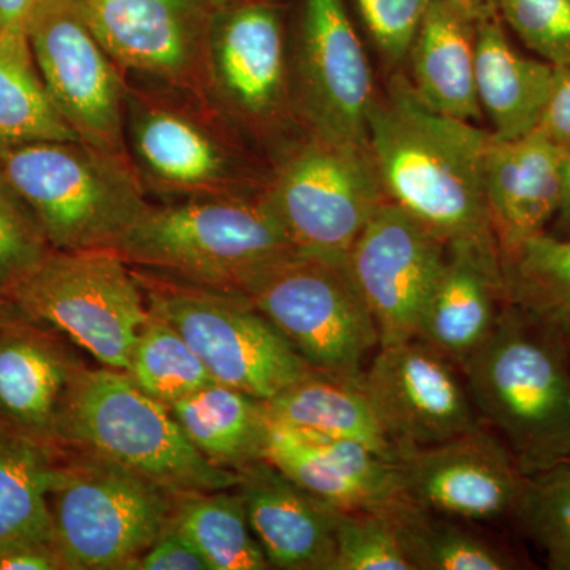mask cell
<instances>
[{
    "label": "cell",
    "mask_w": 570,
    "mask_h": 570,
    "mask_svg": "<svg viewBox=\"0 0 570 570\" xmlns=\"http://www.w3.org/2000/svg\"><path fill=\"white\" fill-rule=\"evenodd\" d=\"M70 344L0 306V428L61 449L67 400L86 367Z\"/></svg>",
    "instance_id": "cell-19"
},
{
    "label": "cell",
    "mask_w": 570,
    "mask_h": 570,
    "mask_svg": "<svg viewBox=\"0 0 570 570\" xmlns=\"http://www.w3.org/2000/svg\"><path fill=\"white\" fill-rule=\"evenodd\" d=\"M333 570H414L385 510H341Z\"/></svg>",
    "instance_id": "cell-37"
},
{
    "label": "cell",
    "mask_w": 570,
    "mask_h": 570,
    "mask_svg": "<svg viewBox=\"0 0 570 570\" xmlns=\"http://www.w3.org/2000/svg\"><path fill=\"white\" fill-rule=\"evenodd\" d=\"M28 37L41 80L71 130L89 145L129 157V78L92 31L81 0H40Z\"/></svg>",
    "instance_id": "cell-14"
},
{
    "label": "cell",
    "mask_w": 570,
    "mask_h": 570,
    "mask_svg": "<svg viewBox=\"0 0 570 570\" xmlns=\"http://www.w3.org/2000/svg\"><path fill=\"white\" fill-rule=\"evenodd\" d=\"M174 523L209 570L272 569L235 489L176 493Z\"/></svg>",
    "instance_id": "cell-28"
},
{
    "label": "cell",
    "mask_w": 570,
    "mask_h": 570,
    "mask_svg": "<svg viewBox=\"0 0 570 570\" xmlns=\"http://www.w3.org/2000/svg\"><path fill=\"white\" fill-rule=\"evenodd\" d=\"M134 273L149 313L174 326L219 384L268 401L316 373L246 295Z\"/></svg>",
    "instance_id": "cell-11"
},
{
    "label": "cell",
    "mask_w": 570,
    "mask_h": 570,
    "mask_svg": "<svg viewBox=\"0 0 570 570\" xmlns=\"http://www.w3.org/2000/svg\"><path fill=\"white\" fill-rule=\"evenodd\" d=\"M448 249L392 202H385L356 236L344 264L376 322L381 346L417 337Z\"/></svg>",
    "instance_id": "cell-16"
},
{
    "label": "cell",
    "mask_w": 570,
    "mask_h": 570,
    "mask_svg": "<svg viewBox=\"0 0 570 570\" xmlns=\"http://www.w3.org/2000/svg\"><path fill=\"white\" fill-rule=\"evenodd\" d=\"M265 404L275 425L355 441L395 463L400 456L363 392L360 379L352 381L313 373Z\"/></svg>",
    "instance_id": "cell-26"
},
{
    "label": "cell",
    "mask_w": 570,
    "mask_h": 570,
    "mask_svg": "<svg viewBox=\"0 0 570 570\" xmlns=\"http://www.w3.org/2000/svg\"><path fill=\"white\" fill-rule=\"evenodd\" d=\"M288 66L303 129L367 145L379 78L346 0H291Z\"/></svg>",
    "instance_id": "cell-13"
},
{
    "label": "cell",
    "mask_w": 570,
    "mask_h": 570,
    "mask_svg": "<svg viewBox=\"0 0 570 570\" xmlns=\"http://www.w3.org/2000/svg\"><path fill=\"white\" fill-rule=\"evenodd\" d=\"M508 302L501 255L472 245L449 246L417 337L460 370L485 343Z\"/></svg>",
    "instance_id": "cell-23"
},
{
    "label": "cell",
    "mask_w": 570,
    "mask_h": 570,
    "mask_svg": "<svg viewBox=\"0 0 570 570\" xmlns=\"http://www.w3.org/2000/svg\"><path fill=\"white\" fill-rule=\"evenodd\" d=\"M509 302L562 332L570 325V238L543 234L502 261Z\"/></svg>",
    "instance_id": "cell-32"
},
{
    "label": "cell",
    "mask_w": 570,
    "mask_h": 570,
    "mask_svg": "<svg viewBox=\"0 0 570 570\" xmlns=\"http://www.w3.org/2000/svg\"><path fill=\"white\" fill-rule=\"evenodd\" d=\"M348 10L377 59L381 77L404 73L409 48L430 0H346Z\"/></svg>",
    "instance_id": "cell-36"
},
{
    "label": "cell",
    "mask_w": 570,
    "mask_h": 570,
    "mask_svg": "<svg viewBox=\"0 0 570 570\" xmlns=\"http://www.w3.org/2000/svg\"><path fill=\"white\" fill-rule=\"evenodd\" d=\"M535 132L570 151V66L558 67L553 91Z\"/></svg>",
    "instance_id": "cell-41"
},
{
    "label": "cell",
    "mask_w": 570,
    "mask_h": 570,
    "mask_svg": "<svg viewBox=\"0 0 570 570\" xmlns=\"http://www.w3.org/2000/svg\"><path fill=\"white\" fill-rule=\"evenodd\" d=\"M566 347H568V354L570 360V325L564 330Z\"/></svg>",
    "instance_id": "cell-45"
},
{
    "label": "cell",
    "mask_w": 570,
    "mask_h": 570,
    "mask_svg": "<svg viewBox=\"0 0 570 570\" xmlns=\"http://www.w3.org/2000/svg\"><path fill=\"white\" fill-rule=\"evenodd\" d=\"M168 407L194 448L216 466L236 472L265 460L272 420L264 400L214 381Z\"/></svg>",
    "instance_id": "cell-27"
},
{
    "label": "cell",
    "mask_w": 570,
    "mask_h": 570,
    "mask_svg": "<svg viewBox=\"0 0 570 570\" xmlns=\"http://www.w3.org/2000/svg\"><path fill=\"white\" fill-rule=\"evenodd\" d=\"M557 219L562 227L570 228V151L566 156L564 171H562V198Z\"/></svg>",
    "instance_id": "cell-43"
},
{
    "label": "cell",
    "mask_w": 570,
    "mask_h": 570,
    "mask_svg": "<svg viewBox=\"0 0 570 570\" xmlns=\"http://www.w3.org/2000/svg\"><path fill=\"white\" fill-rule=\"evenodd\" d=\"M126 373L141 392L165 406L214 382L187 341L153 314L135 341Z\"/></svg>",
    "instance_id": "cell-33"
},
{
    "label": "cell",
    "mask_w": 570,
    "mask_h": 570,
    "mask_svg": "<svg viewBox=\"0 0 570 570\" xmlns=\"http://www.w3.org/2000/svg\"><path fill=\"white\" fill-rule=\"evenodd\" d=\"M568 153L535 130L517 140L491 135L483 194L501 261L557 219Z\"/></svg>",
    "instance_id": "cell-21"
},
{
    "label": "cell",
    "mask_w": 570,
    "mask_h": 570,
    "mask_svg": "<svg viewBox=\"0 0 570 570\" xmlns=\"http://www.w3.org/2000/svg\"><path fill=\"white\" fill-rule=\"evenodd\" d=\"M0 165L56 250H115L151 205L129 157L82 140L7 146Z\"/></svg>",
    "instance_id": "cell-5"
},
{
    "label": "cell",
    "mask_w": 570,
    "mask_h": 570,
    "mask_svg": "<svg viewBox=\"0 0 570 570\" xmlns=\"http://www.w3.org/2000/svg\"><path fill=\"white\" fill-rule=\"evenodd\" d=\"M291 0H232L209 36L205 97L272 159L302 134L288 66Z\"/></svg>",
    "instance_id": "cell-8"
},
{
    "label": "cell",
    "mask_w": 570,
    "mask_h": 570,
    "mask_svg": "<svg viewBox=\"0 0 570 570\" xmlns=\"http://www.w3.org/2000/svg\"><path fill=\"white\" fill-rule=\"evenodd\" d=\"M92 31L127 78L206 100V55L232 0H81Z\"/></svg>",
    "instance_id": "cell-15"
},
{
    "label": "cell",
    "mask_w": 570,
    "mask_h": 570,
    "mask_svg": "<svg viewBox=\"0 0 570 570\" xmlns=\"http://www.w3.org/2000/svg\"><path fill=\"white\" fill-rule=\"evenodd\" d=\"M80 140L52 104L28 36L0 33V148Z\"/></svg>",
    "instance_id": "cell-29"
},
{
    "label": "cell",
    "mask_w": 570,
    "mask_h": 570,
    "mask_svg": "<svg viewBox=\"0 0 570 570\" xmlns=\"http://www.w3.org/2000/svg\"><path fill=\"white\" fill-rule=\"evenodd\" d=\"M59 453L0 428V539L52 535L48 498Z\"/></svg>",
    "instance_id": "cell-30"
},
{
    "label": "cell",
    "mask_w": 570,
    "mask_h": 570,
    "mask_svg": "<svg viewBox=\"0 0 570 570\" xmlns=\"http://www.w3.org/2000/svg\"><path fill=\"white\" fill-rule=\"evenodd\" d=\"M174 491L132 469L62 448L50 490L66 570H130L174 520Z\"/></svg>",
    "instance_id": "cell-7"
},
{
    "label": "cell",
    "mask_w": 570,
    "mask_h": 570,
    "mask_svg": "<svg viewBox=\"0 0 570 570\" xmlns=\"http://www.w3.org/2000/svg\"><path fill=\"white\" fill-rule=\"evenodd\" d=\"M235 490L272 569L333 570L341 509L287 478L268 460L238 469Z\"/></svg>",
    "instance_id": "cell-20"
},
{
    "label": "cell",
    "mask_w": 570,
    "mask_h": 570,
    "mask_svg": "<svg viewBox=\"0 0 570 570\" xmlns=\"http://www.w3.org/2000/svg\"><path fill=\"white\" fill-rule=\"evenodd\" d=\"M387 512L414 570H505L515 562L478 532L459 527L449 517L420 508L407 498Z\"/></svg>",
    "instance_id": "cell-31"
},
{
    "label": "cell",
    "mask_w": 570,
    "mask_h": 570,
    "mask_svg": "<svg viewBox=\"0 0 570 570\" xmlns=\"http://www.w3.org/2000/svg\"><path fill=\"white\" fill-rule=\"evenodd\" d=\"M59 448L89 450L174 493L235 489L238 474L205 459L170 407L126 371L85 367L63 411Z\"/></svg>",
    "instance_id": "cell-6"
},
{
    "label": "cell",
    "mask_w": 570,
    "mask_h": 570,
    "mask_svg": "<svg viewBox=\"0 0 570 570\" xmlns=\"http://www.w3.org/2000/svg\"><path fill=\"white\" fill-rule=\"evenodd\" d=\"M513 517L550 569L570 570V459L524 478Z\"/></svg>",
    "instance_id": "cell-34"
},
{
    "label": "cell",
    "mask_w": 570,
    "mask_h": 570,
    "mask_svg": "<svg viewBox=\"0 0 570 570\" xmlns=\"http://www.w3.org/2000/svg\"><path fill=\"white\" fill-rule=\"evenodd\" d=\"M0 570H66L52 535L0 539Z\"/></svg>",
    "instance_id": "cell-39"
},
{
    "label": "cell",
    "mask_w": 570,
    "mask_h": 570,
    "mask_svg": "<svg viewBox=\"0 0 570 570\" xmlns=\"http://www.w3.org/2000/svg\"><path fill=\"white\" fill-rule=\"evenodd\" d=\"M51 250L36 213L0 165V303Z\"/></svg>",
    "instance_id": "cell-35"
},
{
    "label": "cell",
    "mask_w": 570,
    "mask_h": 570,
    "mask_svg": "<svg viewBox=\"0 0 570 570\" xmlns=\"http://www.w3.org/2000/svg\"><path fill=\"white\" fill-rule=\"evenodd\" d=\"M126 371L149 313L134 268L112 249L56 250L0 303Z\"/></svg>",
    "instance_id": "cell-9"
},
{
    "label": "cell",
    "mask_w": 570,
    "mask_h": 570,
    "mask_svg": "<svg viewBox=\"0 0 570 570\" xmlns=\"http://www.w3.org/2000/svg\"><path fill=\"white\" fill-rule=\"evenodd\" d=\"M557 75L553 63L520 51L497 10L479 18L475 89L494 138L517 140L538 129Z\"/></svg>",
    "instance_id": "cell-24"
},
{
    "label": "cell",
    "mask_w": 570,
    "mask_h": 570,
    "mask_svg": "<svg viewBox=\"0 0 570 570\" xmlns=\"http://www.w3.org/2000/svg\"><path fill=\"white\" fill-rule=\"evenodd\" d=\"M475 39L478 18L448 0H430L404 75L428 108L479 126L483 115L475 89Z\"/></svg>",
    "instance_id": "cell-25"
},
{
    "label": "cell",
    "mask_w": 570,
    "mask_h": 570,
    "mask_svg": "<svg viewBox=\"0 0 570 570\" xmlns=\"http://www.w3.org/2000/svg\"><path fill=\"white\" fill-rule=\"evenodd\" d=\"M460 371L480 420L524 475L570 459V360L560 326L508 302Z\"/></svg>",
    "instance_id": "cell-2"
},
{
    "label": "cell",
    "mask_w": 570,
    "mask_h": 570,
    "mask_svg": "<svg viewBox=\"0 0 570 570\" xmlns=\"http://www.w3.org/2000/svg\"><path fill=\"white\" fill-rule=\"evenodd\" d=\"M456 367L419 337L377 348L360 385L397 452L439 444L482 425Z\"/></svg>",
    "instance_id": "cell-17"
},
{
    "label": "cell",
    "mask_w": 570,
    "mask_h": 570,
    "mask_svg": "<svg viewBox=\"0 0 570 570\" xmlns=\"http://www.w3.org/2000/svg\"><path fill=\"white\" fill-rule=\"evenodd\" d=\"M316 373L356 381L381 347L376 322L344 262L296 254L245 294Z\"/></svg>",
    "instance_id": "cell-12"
},
{
    "label": "cell",
    "mask_w": 570,
    "mask_h": 570,
    "mask_svg": "<svg viewBox=\"0 0 570 570\" xmlns=\"http://www.w3.org/2000/svg\"><path fill=\"white\" fill-rule=\"evenodd\" d=\"M40 0H0V33L28 36V24Z\"/></svg>",
    "instance_id": "cell-42"
},
{
    "label": "cell",
    "mask_w": 570,
    "mask_h": 570,
    "mask_svg": "<svg viewBox=\"0 0 570 570\" xmlns=\"http://www.w3.org/2000/svg\"><path fill=\"white\" fill-rule=\"evenodd\" d=\"M404 498L459 521L513 515L524 478L504 442L485 426L403 450L396 460Z\"/></svg>",
    "instance_id": "cell-18"
},
{
    "label": "cell",
    "mask_w": 570,
    "mask_h": 570,
    "mask_svg": "<svg viewBox=\"0 0 570 570\" xmlns=\"http://www.w3.org/2000/svg\"><path fill=\"white\" fill-rule=\"evenodd\" d=\"M448 2L460 7L461 10L468 11L469 14L478 18V20L497 10L494 0H448Z\"/></svg>",
    "instance_id": "cell-44"
},
{
    "label": "cell",
    "mask_w": 570,
    "mask_h": 570,
    "mask_svg": "<svg viewBox=\"0 0 570 570\" xmlns=\"http://www.w3.org/2000/svg\"><path fill=\"white\" fill-rule=\"evenodd\" d=\"M115 250L132 268L242 295L298 254L266 189L151 204Z\"/></svg>",
    "instance_id": "cell-4"
},
{
    "label": "cell",
    "mask_w": 570,
    "mask_h": 570,
    "mask_svg": "<svg viewBox=\"0 0 570 570\" xmlns=\"http://www.w3.org/2000/svg\"><path fill=\"white\" fill-rule=\"evenodd\" d=\"M140 570H209L204 554L171 523L138 561Z\"/></svg>",
    "instance_id": "cell-40"
},
{
    "label": "cell",
    "mask_w": 570,
    "mask_h": 570,
    "mask_svg": "<svg viewBox=\"0 0 570 570\" xmlns=\"http://www.w3.org/2000/svg\"><path fill=\"white\" fill-rule=\"evenodd\" d=\"M490 130L428 108L406 75L379 78L367 146L389 202L448 246L499 253L491 230L483 163Z\"/></svg>",
    "instance_id": "cell-1"
},
{
    "label": "cell",
    "mask_w": 570,
    "mask_h": 570,
    "mask_svg": "<svg viewBox=\"0 0 570 570\" xmlns=\"http://www.w3.org/2000/svg\"><path fill=\"white\" fill-rule=\"evenodd\" d=\"M124 130L138 178L160 204L257 194L268 186L264 154L194 94L129 78Z\"/></svg>",
    "instance_id": "cell-3"
},
{
    "label": "cell",
    "mask_w": 570,
    "mask_h": 570,
    "mask_svg": "<svg viewBox=\"0 0 570 570\" xmlns=\"http://www.w3.org/2000/svg\"><path fill=\"white\" fill-rule=\"evenodd\" d=\"M499 18L527 50L570 66V0H494Z\"/></svg>",
    "instance_id": "cell-38"
},
{
    "label": "cell",
    "mask_w": 570,
    "mask_h": 570,
    "mask_svg": "<svg viewBox=\"0 0 570 570\" xmlns=\"http://www.w3.org/2000/svg\"><path fill=\"white\" fill-rule=\"evenodd\" d=\"M266 194L296 253L336 262L389 202L370 146L307 130L273 154Z\"/></svg>",
    "instance_id": "cell-10"
},
{
    "label": "cell",
    "mask_w": 570,
    "mask_h": 570,
    "mask_svg": "<svg viewBox=\"0 0 570 570\" xmlns=\"http://www.w3.org/2000/svg\"><path fill=\"white\" fill-rule=\"evenodd\" d=\"M265 460L341 510H381L404 498L395 461L347 439L272 423Z\"/></svg>",
    "instance_id": "cell-22"
}]
</instances>
